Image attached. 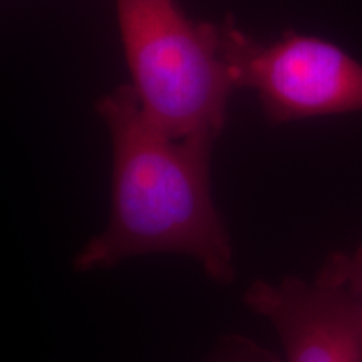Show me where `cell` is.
Instances as JSON below:
<instances>
[{
  "label": "cell",
  "instance_id": "6",
  "mask_svg": "<svg viewBox=\"0 0 362 362\" xmlns=\"http://www.w3.org/2000/svg\"><path fill=\"white\" fill-rule=\"evenodd\" d=\"M242 362H277L274 359V357L265 354V352H262L257 349V347H250V352H248V359L247 357H243Z\"/></svg>",
  "mask_w": 362,
  "mask_h": 362
},
{
  "label": "cell",
  "instance_id": "3",
  "mask_svg": "<svg viewBox=\"0 0 362 362\" xmlns=\"http://www.w3.org/2000/svg\"><path fill=\"white\" fill-rule=\"evenodd\" d=\"M218 33L235 88L255 90L272 124L362 111V64L339 45L293 30L260 42L230 16Z\"/></svg>",
  "mask_w": 362,
  "mask_h": 362
},
{
  "label": "cell",
  "instance_id": "5",
  "mask_svg": "<svg viewBox=\"0 0 362 362\" xmlns=\"http://www.w3.org/2000/svg\"><path fill=\"white\" fill-rule=\"evenodd\" d=\"M352 259V269H354V275L357 279V282L361 285V291H362V245L357 248V250L351 255Z\"/></svg>",
  "mask_w": 362,
  "mask_h": 362
},
{
  "label": "cell",
  "instance_id": "2",
  "mask_svg": "<svg viewBox=\"0 0 362 362\" xmlns=\"http://www.w3.org/2000/svg\"><path fill=\"white\" fill-rule=\"evenodd\" d=\"M126 64L144 116L175 139H216L235 89L218 24L185 16L176 0H115Z\"/></svg>",
  "mask_w": 362,
  "mask_h": 362
},
{
  "label": "cell",
  "instance_id": "4",
  "mask_svg": "<svg viewBox=\"0 0 362 362\" xmlns=\"http://www.w3.org/2000/svg\"><path fill=\"white\" fill-rule=\"evenodd\" d=\"M243 300L277 330L285 362H362V291L349 253H330L309 280H255Z\"/></svg>",
  "mask_w": 362,
  "mask_h": 362
},
{
  "label": "cell",
  "instance_id": "1",
  "mask_svg": "<svg viewBox=\"0 0 362 362\" xmlns=\"http://www.w3.org/2000/svg\"><path fill=\"white\" fill-rule=\"evenodd\" d=\"M98 112L111 136V215L74 259L79 272L107 270L143 255L197 260L206 277H237L233 247L210 183L215 139H175L144 116L131 86L101 98Z\"/></svg>",
  "mask_w": 362,
  "mask_h": 362
}]
</instances>
